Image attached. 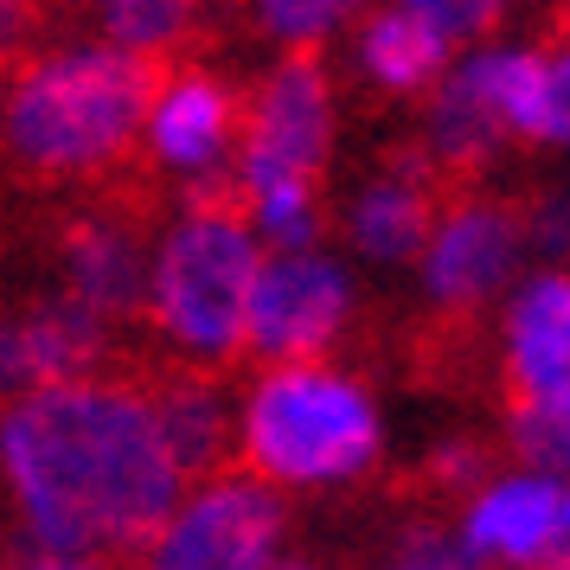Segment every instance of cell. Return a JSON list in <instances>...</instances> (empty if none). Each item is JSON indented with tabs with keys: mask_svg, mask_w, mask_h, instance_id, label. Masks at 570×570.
Segmentation results:
<instances>
[{
	"mask_svg": "<svg viewBox=\"0 0 570 570\" xmlns=\"http://www.w3.org/2000/svg\"><path fill=\"white\" fill-rule=\"evenodd\" d=\"M129 365L116 379L27 391L7 404V474L27 519L20 544L148 570L186 507V481Z\"/></svg>",
	"mask_w": 570,
	"mask_h": 570,
	"instance_id": "obj_1",
	"label": "cell"
},
{
	"mask_svg": "<svg viewBox=\"0 0 570 570\" xmlns=\"http://www.w3.org/2000/svg\"><path fill=\"white\" fill-rule=\"evenodd\" d=\"M218 52H122L90 39L78 13V39L39 58L7 65V180L13 199H83L109 186L167 180L155 155V109L167 78L186 58Z\"/></svg>",
	"mask_w": 570,
	"mask_h": 570,
	"instance_id": "obj_2",
	"label": "cell"
},
{
	"mask_svg": "<svg viewBox=\"0 0 570 570\" xmlns=\"http://www.w3.org/2000/svg\"><path fill=\"white\" fill-rule=\"evenodd\" d=\"M174 212L167 180L109 186L83 199H46L27 212L13 244H27L32 269L46 276V295L83 308L116 334H148V302H155V232ZM160 263V257H155Z\"/></svg>",
	"mask_w": 570,
	"mask_h": 570,
	"instance_id": "obj_3",
	"label": "cell"
},
{
	"mask_svg": "<svg viewBox=\"0 0 570 570\" xmlns=\"http://www.w3.org/2000/svg\"><path fill=\"white\" fill-rule=\"evenodd\" d=\"M379 455V411L346 365L263 372L244 404V474L263 488H340Z\"/></svg>",
	"mask_w": 570,
	"mask_h": 570,
	"instance_id": "obj_4",
	"label": "cell"
},
{
	"mask_svg": "<svg viewBox=\"0 0 570 570\" xmlns=\"http://www.w3.org/2000/svg\"><path fill=\"white\" fill-rule=\"evenodd\" d=\"M257 276H263V257L250 244V225H237V218H180L155 263L148 334L193 365L244 372Z\"/></svg>",
	"mask_w": 570,
	"mask_h": 570,
	"instance_id": "obj_5",
	"label": "cell"
},
{
	"mask_svg": "<svg viewBox=\"0 0 570 570\" xmlns=\"http://www.w3.org/2000/svg\"><path fill=\"white\" fill-rule=\"evenodd\" d=\"M334 78L327 46H283L244 83V174L263 186H327Z\"/></svg>",
	"mask_w": 570,
	"mask_h": 570,
	"instance_id": "obj_6",
	"label": "cell"
},
{
	"mask_svg": "<svg viewBox=\"0 0 570 570\" xmlns=\"http://www.w3.org/2000/svg\"><path fill=\"white\" fill-rule=\"evenodd\" d=\"M340 340H353V283L346 269L308 250H283L263 263L250 295V346L244 365L283 372V365H321Z\"/></svg>",
	"mask_w": 570,
	"mask_h": 570,
	"instance_id": "obj_7",
	"label": "cell"
},
{
	"mask_svg": "<svg viewBox=\"0 0 570 570\" xmlns=\"http://www.w3.org/2000/svg\"><path fill=\"white\" fill-rule=\"evenodd\" d=\"M288 532V507L257 474H225L186 493L167 539L155 544L148 570H276V544Z\"/></svg>",
	"mask_w": 570,
	"mask_h": 570,
	"instance_id": "obj_8",
	"label": "cell"
},
{
	"mask_svg": "<svg viewBox=\"0 0 570 570\" xmlns=\"http://www.w3.org/2000/svg\"><path fill=\"white\" fill-rule=\"evenodd\" d=\"M532 244V186H481L449 212L436 250L423 263V283L436 308L488 314Z\"/></svg>",
	"mask_w": 570,
	"mask_h": 570,
	"instance_id": "obj_9",
	"label": "cell"
},
{
	"mask_svg": "<svg viewBox=\"0 0 570 570\" xmlns=\"http://www.w3.org/2000/svg\"><path fill=\"white\" fill-rule=\"evenodd\" d=\"M155 155L180 180L244 167V83L225 78V65L212 52L186 58L167 78L155 109Z\"/></svg>",
	"mask_w": 570,
	"mask_h": 570,
	"instance_id": "obj_10",
	"label": "cell"
},
{
	"mask_svg": "<svg viewBox=\"0 0 570 570\" xmlns=\"http://www.w3.org/2000/svg\"><path fill=\"white\" fill-rule=\"evenodd\" d=\"M507 379L500 416L519 411H570V276L544 269L507 308Z\"/></svg>",
	"mask_w": 570,
	"mask_h": 570,
	"instance_id": "obj_11",
	"label": "cell"
},
{
	"mask_svg": "<svg viewBox=\"0 0 570 570\" xmlns=\"http://www.w3.org/2000/svg\"><path fill=\"white\" fill-rule=\"evenodd\" d=\"M455 32L442 27V7H385L360 13V78L391 104H430L462 65Z\"/></svg>",
	"mask_w": 570,
	"mask_h": 570,
	"instance_id": "obj_12",
	"label": "cell"
},
{
	"mask_svg": "<svg viewBox=\"0 0 570 570\" xmlns=\"http://www.w3.org/2000/svg\"><path fill=\"white\" fill-rule=\"evenodd\" d=\"M570 507V488L544 481V474H507L500 488L474 500V513L462 519V539L474 544V558L493 570H525L544 558V544L558 539Z\"/></svg>",
	"mask_w": 570,
	"mask_h": 570,
	"instance_id": "obj_13",
	"label": "cell"
},
{
	"mask_svg": "<svg viewBox=\"0 0 570 570\" xmlns=\"http://www.w3.org/2000/svg\"><path fill=\"white\" fill-rule=\"evenodd\" d=\"M462 78H468V90H474L481 116H488L507 141H519V148L544 141V58H539V46L468 58Z\"/></svg>",
	"mask_w": 570,
	"mask_h": 570,
	"instance_id": "obj_14",
	"label": "cell"
},
{
	"mask_svg": "<svg viewBox=\"0 0 570 570\" xmlns=\"http://www.w3.org/2000/svg\"><path fill=\"white\" fill-rule=\"evenodd\" d=\"M379 513H385V532L372 525L365 570H488L462 532H449V519L404 513V507L385 500V493H379Z\"/></svg>",
	"mask_w": 570,
	"mask_h": 570,
	"instance_id": "obj_15",
	"label": "cell"
},
{
	"mask_svg": "<svg viewBox=\"0 0 570 570\" xmlns=\"http://www.w3.org/2000/svg\"><path fill=\"white\" fill-rule=\"evenodd\" d=\"M507 449H513L519 474H544V481H564L570 474V411H519L507 416Z\"/></svg>",
	"mask_w": 570,
	"mask_h": 570,
	"instance_id": "obj_16",
	"label": "cell"
},
{
	"mask_svg": "<svg viewBox=\"0 0 570 570\" xmlns=\"http://www.w3.org/2000/svg\"><path fill=\"white\" fill-rule=\"evenodd\" d=\"M532 46L544 58V141L570 148V32L558 27V7L532 13Z\"/></svg>",
	"mask_w": 570,
	"mask_h": 570,
	"instance_id": "obj_17",
	"label": "cell"
},
{
	"mask_svg": "<svg viewBox=\"0 0 570 570\" xmlns=\"http://www.w3.org/2000/svg\"><path fill=\"white\" fill-rule=\"evenodd\" d=\"M257 225L276 237L283 250L314 244V237L327 232V186H263Z\"/></svg>",
	"mask_w": 570,
	"mask_h": 570,
	"instance_id": "obj_18",
	"label": "cell"
},
{
	"mask_svg": "<svg viewBox=\"0 0 570 570\" xmlns=\"http://www.w3.org/2000/svg\"><path fill=\"white\" fill-rule=\"evenodd\" d=\"M7 570H135V564H116V558H71V551H32V544L13 539V564Z\"/></svg>",
	"mask_w": 570,
	"mask_h": 570,
	"instance_id": "obj_19",
	"label": "cell"
},
{
	"mask_svg": "<svg viewBox=\"0 0 570 570\" xmlns=\"http://www.w3.org/2000/svg\"><path fill=\"white\" fill-rule=\"evenodd\" d=\"M276 570H327V564H321V558H308V551H295V558H283Z\"/></svg>",
	"mask_w": 570,
	"mask_h": 570,
	"instance_id": "obj_20",
	"label": "cell"
}]
</instances>
